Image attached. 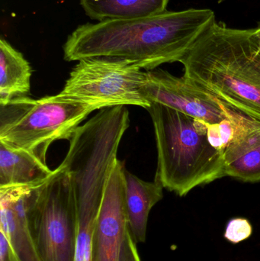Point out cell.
<instances>
[{"label": "cell", "mask_w": 260, "mask_h": 261, "mask_svg": "<svg viewBox=\"0 0 260 261\" xmlns=\"http://www.w3.org/2000/svg\"><path fill=\"white\" fill-rule=\"evenodd\" d=\"M215 19L209 9L167 11L143 18L82 24L64 44V58L79 61L110 58L131 61L141 69L180 62Z\"/></svg>", "instance_id": "obj_1"}, {"label": "cell", "mask_w": 260, "mask_h": 261, "mask_svg": "<svg viewBox=\"0 0 260 261\" xmlns=\"http://www.w3.org/2000/svg\"><path fill=\"white\" fill-rule=\"evenodd\" d=\"M184 76L260 122V41L255 29L214 20L180 61Z\"/></svg>", "instance_id": "obj_2"}, {"label": "cell", "mask_w": 260, "mask_h": 261, "mask_svg": "<svg viewBox=\"0 0 260 261\" xmlns=\"http://www.w3.org/2000/svg\"><path fill=\"white\" fill-rule=\"evenodd\" d=\"M146 110L155 134V178L165 189L182 197L226 176L224 151L209 143L206 122L155 102Z\"/></svg>", "instance_id": "obj_3"}, {"label": "cell", "mask_w": 260, "mask_h": 261, "mask_svg": "<svg viewBox=\"0 0 260 261\" xmlns=\"http://www.w3.org/2000/svg\"><path fill=\"white\" fill-rule=\"evenodd\" d=\"M96 109L55 96L13 99L0 105V141L46 163L54 141L70 140Z\"/></svg>", "instance_id": "obj_4"}, {"label": "cell", "mask_w": 260, "mask_h": 261, "mask_svg": "<svg viewBox=\"0 0 260 261\" xmlns=\"http://www.w3.org/2000/svg\"><path fill=\"white\" fill-rule=\"evenodd\" d=\"M29 231L41 261H76L77 210L68 172L58 166L47 180L29 189Z\"/></svg>", "instance_id": "obj_5"}, {"label": "cell", "mask_w": 260, "mask_h": 261, "mask_svg": "<svg viewBox=\"0 0 260 261\" xmlns=\"http://www.w3.org/2000/svg\"><path fill=\"white\" fill-rule=\"evenodd\" d=\"M137 64L110 58L79 61L57 96L96 110L114 107L151 106L142 93L146 75Z\"/></svg>", "instance_id": "obj_6"}, {"label": "cell", "mask_w": 260, "mask_h": 261, "mask_svg": "<svg viewBox=\"0 0 260 261\" xmlns=\"http://www.w3.org/2000/svg\"><path fill=\"white\" fill-rule=\"evenodd\" d=\"M145 75L141 91L151 103L161 104L208 124L248 117L184 75L178 77L162 69L148 70Z\"/></svg>", "instance_id": "obj_7"}, {"label": "cell", "mask_w": 260, "mask_h": 261, "mask_svg": "<svg viewBox=\"0 0 260 261\" xmlns=\"http://www.w3.org/2000/svg\"><path fill=\"white\" fill-rule=\"evenodd\" d=\"M125 164L114 161L92 236L91 261H119L128 231Z\"/></svg>", "instance_id": "obj_8"}, {"label": "cell", "mask_w": 260, "mask_h": 261, "mask_svg": "<svg viewBox=\"0 0 260 261\" xmlns=\"http://www.w3.org/2000/svg\"><path fill=\"white\" fill-rule=\"evenodd\" d=\"M31 187H0V231L19 261H41L27 225L26 202Z\"/></svg>", "instance_id": "obj_9"}, {"label": "cell", "mask_w": 260, "mask_h": 261, "mask_svg": "<svg viewBox=\"0 0 260 261\" xmlns=\"http://www.w3.org/2000/svg\"><path fill=\"white\" fill-rule=\"evenodd\" d=\"M125 208L128 228L136 244L145 243L148 217L153 207L163 197V186L159 179L153 182L137 177L125 168Z\"/></svg>", "instance_id": "obj_10"}, {"label": "cell", "mask_w": 260, "mask_h": 261, "mask_svg": "<svg viewBox=\"0 0 260 261\" xmlns=\"http://www.w3.org/2000/svg\"><path fill=\"white\" fill-rule=\"evenodd\" d=\"M226 176L260 182V122L240 130L224 151Z\"/></svg>", "instance_id": "obj_11"}, {"label": "cell", "mask_w": 260, "mask_h": 261, "mask_svg": "<svg viewBox=\"0 0 260 261\" xmlns=\"http://www.w3.org/2000/svg\"><path fill=\"white\" fill-rule=\"evenodd\" d=\"M53 172L32 153L0 141V187L39 185Z\"/></svg>", "instance_id": "obj_12"}, {"label": "cell", "mask_w": 260, "mask_h": 261, "mask_svg": "<svg viewBox=\"0 0 260 261\" xmlns=\"http://www.w3.org/2000/svg\"><path fill=\"white\" fill-rule=\"evenodd\" d=\"M32 70L21 52L0 39V105L31 95Z\"/></svg>", "instance_id": "obj_13"}, {"label": "cell", "mask_w": 260, "mask_h": 261, "mask_svg": "<svg viewBox=\"0 0 260 261\" xmlns=\"http://www.w3.org/2000/svg\"><path fill=\"white\" fill-rule=\"evenodd\" d=\"M91 19H133L166 12L169 0H79Z\"/></svg>", "instance_id": "obj_14"}, {"label": "cell", "mask_w": 260, "mask_h": 261, "mask_svg": "<svg viewBox=\"0 0 260 261\" xmlns=\"http://www.w3.org/2000/svg\"><path fill=\"white\" fill-rule=\"evenodd\" d=\"M253 234V226L248 219L235 218L227 222L224 237L232 244H239L248 239Z\"/></svg>", "instance_id": "obj_15"}, {"label": "cell", "mask_w": 260, "mask_h": 261, "mask_svg": "<svg viewBox=\"0 0 260 261\" xmlns=\"http://www.w3.org/2000/svg\"><path fill=\"white\" fill-rule=\"evenodd\" d=\"M119 261H141L137 251V244L134 242L128 229L122 245Z\"/></svg>", "instance_id": "obj_16"}, {"label": "cell", "mask_w": 260, "mask_h": 261, "mask_svg": "<svg viewBox=\"0 0 260 261\" xmlns=\"http://www.w3.org/2000/svg\"><path fill=\"white\" fill-rule=\"evenodd\" d=\"M0 261H19L12 250L7 238L0 231Z\"/></svg>", "instance_id": "obj_17"}, {"label": "cell", "mask_w": 260, "mask_h": 261, "mask_svg": "<svg viewBox=\"0 0 260 261\" xmlns=\"http://www.w3.org/2000/svg\"><path fill=\"white\" fill-rule=\"evenodd\" d=\"M255 32H256V36L258 37L260 41V21L258 22L257 27L255 29Z\"/></svg>", "instance_id": "obj_18"}, {"label": "cell", "mask_w": 260, "mask_h": 261, "mask_svg": "<svg viewBox=\"0 0 260 261\" xmlns=\"http://www.w3.org/2000/svg\"><path fill=\"white\" fill-rule=\"evenodd\" d=\"M226 1V0H218V3H223V2Z\"/></svg>", "instance_id": "obj_19"}]
</instances>
